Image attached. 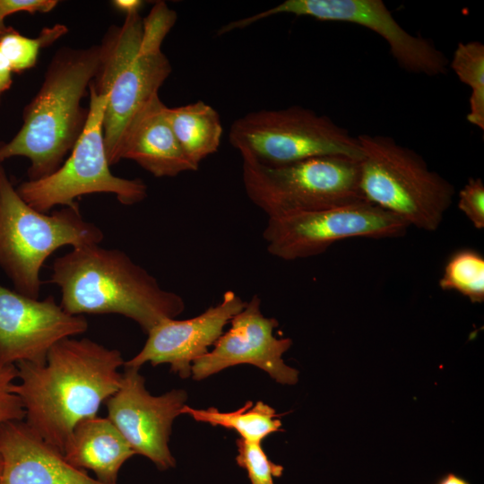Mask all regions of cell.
I'll list each match as a JSON object with an SVG mask.
<instances>
[{
  "instance_id": "2",
  "label": "cell",
  "mask_w": 484,
  "mask_h": 484,
  "mask_svg": "<svg viewBox=\"0 0 484 484\" xmlns=\"http://www.w3.org/2000/svg\"><path fill=\"white\" fill-rule=\"evenodd\" d=\"M49 283L60 289V306L74 315L115 314L135 322L147 334L185 310L183 298L124 251L99 245L73 247L51 265Z\"/></svg>"
},
{
  "instance_id": "17",
  "label": "cell",
  "mask_w": 484,
  "mask_h": 484,
  "mask_svg": "<svg viewBox=\"0 0 484 484\" xmlns=\"http://www.w3.org/2000/svg\"><path fill=\"white\" fill-rule=\"evenodd\" d=\"M159 94L147 101L130 121L121 141L119 159L131 160L156 177L196 171L181 149Z\"/></svg>"
},
{
  "instance_id": "6",
  "label": "cell",
  "mask_w": 484,
  "mask_h": 484,
  "mask_svg": "<svg viewBox=\"0 0 484 484\" xmlns=\"http://www.w3.org/2000/svg\"><path fill=\"white\" fill-rule=\"evenodd\" d=\"M143 18L125 15L121 25H111L99 44L97 70L89 87L107 96L103 135L109 165L120 161L124 134L134 115L153 96L172 72L162 50L141 48Z\"/></svg>"
},
{
  "instance_id": "3",
  "label": "cell",
  "mask_w": 484,
  "mask_h": 484,
  "mask_svg": "<svg viewBox=\"0 0 484 484\" xmlns=\"http://www.w3.org/2000/svg\"><path fill=\"white\" fill-rule=\"evenodd\" d=\"M99 48L63 47L53 56L40 88L25 106L23 123L8 142H0V164L17 156L30 160L28 180L56 171L80 137L89 108L82 99L93 80Z\"/></svg>"
},
{
  "instance_id": "12",
  "label": "cell",
  "mask_w": 484,
  "mask_h": 484,
  "mask_svg": "<svg viewBox=\"0 0 484 484\" xmlns=\"http://www.w3.org/2000/svg\"><path fill=\"white\" fill-rule=\"evenodd\" d=\"M139 368L124 366L118 390L106 402L108 419L135 454L151 460L160 471L176 465L169 443L172 424L187 400L182 389L151 394Z\"/></svg>"
},
{
  "instance_id": "8",
  "label": "cell",
  "mask_w": 484,
  "mask_h": 484,
  "mask_svg": "<svg viewBox=\"0 0 484 484\" xmlns=\"http://www.w3.org/2000/svg\"><path fill=\"white\" fill-rule=\"evenodd\" d=\"M229 139L241 158L271 167L329 155L362 158L357 137L329 117L298 105L248 112L232 123Z\"/></svg>"
},
{
  "instance_id": "20",
  "label": "cell",
  "mask_w": 484,
  "mask_h": 484,
  "mask_svg": "<svg viewBox=\"0 0 484 484\" xmlns=\"http://www.w3.org/2000/svg\"><path fill=\"white\" fill-rule=\"evenodd\" d=\"M181 414H187L199 422L233 429L240 438L253 443L261 444L269 435L281 430V422L275 410L261 401L255 405L247 402L238 410L229 412L220 411L214 407L203 410L185 404Z\"/></svg>"
},
{
  "instance_id": "22",
  "label": "cell",
  "mask_w": 484,
  "mask_h": 484,
  "mask_svg": "<svg viewBox=\"0 0 484 484\" xmlns=\"http://www.w3.org/2000/svg\"><path fill=\"white\" fill-rule=\"evenodd\" d=\"M438 285L445 291H454L471 303L484 301V256L471 248L454 251L447 259Z\"/></svg>"
},
{
  "instance_id": "1",
  "label": "cell",
  "mask_w": 484,
  "mask_h": 484,
  "mask_svg": "<svg viewBox=\"0 0 484 484\" xmlns=\"http://www.w3.org/2000/svg\"><path fill=\"white\" fill-rule=\"evenodd\" d=\"M124 364L117 349L88 338H66L50 349L45 363L16 364L18 383L12 391L21 400L25 423L64 454L75 426L97 416L118 390Z\"/></svg>"
},
{
  "instance_id": "25",
  "label": "cell",
  "mask_w": 484,
  "mask_h": 484,
  "mask_svg": "<svg viewBox=\"0 0 484 484\" xmlns=\"http://www.w3.org/2000/svg\"><path fill=\"white\" fill-rule=\"evenodd\" d=\"M177 13L163 1L156 2L150 13L143 19L141 48L147 51L161 50L162 42L174 26Z\"/></svg>"
},
{
  "instance_id": "15",
  "label": "cell",
  "mask_w": 484,
  "mask_h": 484,
  "mask_svg": "<svg viewBox=\"0 0 484 484\" xmlns=\"http://www.w3.org/2000/svg\"><path fill=\"white\" fill-rule=\"evenodd\" d=\"M246 304L233 290H227L220 302L194 317L161 321L147 333L142 350L124 366L140 369L148 362L153 367L169 364L170 372L182 379L190 377L194 361L210 350Z\"/></svg>"
},
{
  "instance_id": "16",
  "label": "cell",
  "mask_w": 484,
  "mask_h": 484,
  "mask_svg": "<svg viewBox=\"0 0 484 484\" xmlns=\"http://www.w3.org/2000/svg\"><path fill=\"white\" fill-rule=\"evenodd\" d=\"M0 484H104L69 463L24 420L0 427Z\"/></svg>"
},
{
  "instance_id": "7",
  "label": "cell",
  "mask_w": 484,
  "mask_h": 484,
  "mask_svg": "<svg viewBox=\"0 0 484 484\" xmlns=\"http://www.w3.org/2000/svg\"><path fill=\"white\" fill-rule=\"evenodd\" d=\"M359 163L329 155L271 167L242 158V179L248 199L268 218H276L364 200Z\"/></svg>"
},
{
  "instance_id": "28",
  "label": "cell",
  "mask_w": 484,
  "mask_h": 484,
  "mask_svg": "<svg viewBox=\"0 0 484 484\" xmlns=\"http://www.w3.org/2000/svg\"><path fill=\"white\" fill-rule=\"evenodd\" d=\"M57 4L56 0H0V15L5 19L20 12L45 13L52 11Z\"/></svg>"
},
{
  "instance_id": "11",
  "label": "cell",
  "mask_w": 484,
  "mask_h": 484,
  "mask_svg": "<svg viewBox=\"0 0 484 484\" xmlns=\"http://www.w3.org/2000/svg\"><path fill=\"white\" fill-rule=\"evenodd\" d=\"M281 13L358 24L382 37L395 61L405 71L428 76L447 72L446 56L428 39L405 30L382 0H286L264 12L233 21L228 24V29L230 31L244 29Z\"/></svg>"
},
{
  "instance_id": "14",
  "label": "cell",
  "mask_w": 484,
  "mask_h": 484,
  "mask_svg": "<svg viewBox=\"0 0 484 484\" xmlns=\"http://www.w3.org/2000/svg\"><path fill=\"white\" fill-rule=\"evenodd\" d=\"M278 324L275 318L262 314L261 299L254 295L230 320L229 329L218 339L213 349L194 361L191 376L200 381L228 367L247 364L264 370L280 384H296L298 371L282 359L292 341L274 336Z\"/></svg>"
},
{
  "instance_id": "21",
  "label": "cell",
  "mask_w": 484,
  "mask_h": 484,
  "mask_svg": "<svg viewBox=\"0 0 484 484\" xmlns=\"http://www.w3.org/2000/svg\"><path fill=\"white\" fill-rule=\"evenodd\" d=\"M458 79L469 86L467 121L484 130V45L478 40L459 42L450 62Z\"/></svg>"
},
{
  "instance_id": "31",
  "label": "cell",
  "mask_w": 484,
  "mask_h": 484,
  "mask_svg": "<svg viewBox=\"0 0 484 484\" xmlns=\"http://www.w3.org/2000/svg\"><path fill=\"white\" fill-rule=\"evenodd\" d=\"M437 484H470V482L459 475L450 472L445 475Z\"/></svg>"
},
{
  "instance_id": "19",
  "label": "cell",
  "mask_w": 484,
  "mask_h": 484,
  "mask_svg": "<svg viewBox=\"0 0 484 484\" xmlns=\"http://www.w3.org/2000/svg\"><path fill=\"white\" fill-rule=\"evenodd\" d=\"M169 120L187 159L197 168L220 144L223 127L220 117L211 105L197 100L169 108Z\"/></svg>"
},
{
  "instance_id": "4",
  "label": "cell",
  "mask_w": 484,
  "mask_h": 484,
  "mask_svg": "<svg viewBox=\"0 0 484 484\" xmlns=\"http://www.w3.org/2000/svg\"><path fill=\"white\" fill-rule=\"evenodd\" d=\"M359 189L363 199L408 226L435 231L452 204L454 185L431 170L415 151L394 139L362 134L358 137Z\"/></svg>"
},
{
  "instance_id": "24",
  "label": "cell",
  "mask_w": 484,
  "mask_h": 484,
  "mask_svg": "<svg viewBox=\"0 0 484 484\" xmlns=\"http://www.w3.org/2000/svg\"><path fill=\"white\" fill-rule=\"evenodd\" d=\"M236 443V462L246 471L251 484H274L273 478L282 475L283 467L268 458L261 444L247 442L242 438H238Z\"/></svg>"
},
{
  "instance_id": "33",
  "label": "cell",
  "mask_w": 484,
  "mask_h": 484,
  "mask_svg": "<svg viewBox=\"0 0 484 484\" xmlns=\"http://www.w3.org/2000/svg\"><path fill=\"white\" fill-rule=\"evenodd\" d=\"M2 471H3V458L0 453V479H1Z\"/></svg>"
},
{
  "instance_id": "30",
  "label": "cell",
  "mask_w": 484,
  "mask_h": 484,
  "mask_svg": "<svg viewBox=\"0 0 484 484\" xmlns=\"http://www.w3.org/2000/svg\"><path fill=\"white\" fill-rule=\"evenodd\" d=\"M111 4L117 11L128 15L139 13L143 2L140 0H114Z\"/></svg>"
},
{
  "instance_id": "18",
  "label": "cell",
  "mask_w": 484,
  "mask_h": 484,
  "mask_svg": "<svg viewBox=\"0 0 484 484\" xmlns=\"http://www.w3.org/2000/svg\"><path fill=\"white\" fill-rule=\"evenodd\" d=\"M63 454L73 466L91 471L99 481L117 484L121 467L135 453L108 418L95 416L75 426Z\"/></svg>"
},
{
  "instance_id": "23",
  "label": "cell",
  "mask_w": 484,
  "mask_h": 484,
  "mask_svg": "<svg viewBox=\"0 0 484 484\" xmlns=\"http://www.w3.org/2000/svg\"><path fill=\"white\" fill-rule=\"evenodd\" d=\"M67 31L64 24H56L43 28L38 37L29 38L8 27L0 37V49L13 72L22 73L36 65L41 48L50 46Z\"/></svg>"
},
{
  "instance_id": "5",
  "label": "cell",
  "mask_w": 484,
  "mask_h": 484,
  "mask_svg": "<svg viewBox=\"0 0 484 484\" xmlns=\"http://www.w3.org/2000/svg\"><path fill=\"white\" fill-rule=\"evenodd\" d=\"M102 230L86 220L79 205L40 212L17 193L0 164V268L14 290L39 298L40 272L52 253L64 246L99 245Z\"/></svg>"
},
{
  "instance_id": "29",
  "label": "cell",
  "mask_w": 484,
  "mask_h": 484,
  "mask_svg": "<svg viewBox=\"0 0 484 484\" xmlns=\"http://www.w3.org/2000/svg\"><path fill=\"white\" fill-rule=\"evenodd\" d=\"M12 67L0 49V103L2 95L8 91L13 84Z\"/></svg>"
},
{
  "instance_id": "32",
  "label": "cell",
  "mask_w": 484,
  "mask_h": 484,
  "mask_svg": "<svg viewBox=\"0 0 484 484\" xmlns=\"http://www.w3.org/2000/svg\"><path fill=\"white\" fill-rule=\"evenodd\" d=\"M8 27L5 26L4 19L0 15V37L7 30Z\"/></svg>"
},
{
  "instance_id": "13",
  "label": "cell",
  "mask_w": 484,
  "mask_h": 484,
  "mask_svg": "<svg viewBox=\"0 0 484 484\" xmlns=\"http://www.w3.org/2000/svg\"><path fill=\"white\" fill-rule=\"evenodd\" d=\"M87 329L84 315L65 312L52 296L32 298L0 284V362L43 364L56 343Z\"/></svg>"
},
{
  "instance_id": "9",
  "label": "cell",
  "mask_w": 484,
  "mask_h": 484,
  "mask_svg": "<svg viewBox=\"0 0 484 484\" xmlns=\"http://www.w3.org/2000/svg\"><path fill=\"white\" fill-rule=\"evenodd\" d=\"M90 104L85 126L69 157L50 176L26 180L17 193L32 208L48 213L56 205L73 207L76 199L90 194H113L124 205H134L147 197V186L111 173L103 135L107 96L89 87Z\"/></svg>"
},
{
  "instance_id": "10",
  "label": "cell",
  "mask_w": 484,
  "mask_h": 484,
  "mask_svg": "<svg viewBox=\"0 0 484 484\" xmlns=\"http://www.w3.org/2000/svg\"><path fill=\"white\" fill-rule=\"evenodd\" d=\"M409 226L397 216L361 200L341 206L268 218L263 231L268 253L293 261L316 256L336 242L393 238Z\"/></svg>"
},
{
  "instance_id": "27",
  "label": "cell",
  "mask_w": 484,
  "mask_h": 484,
  "mask_svg": "<svg viewBox=\"0 0 484 484\" xmlns=\"http://www.w3.org/2000/svg\"><path fill=\"white\" fill-rule=\"evenodd\" d=\"M457 207L475 229H484V184L480 177H470L461 188Z\"/></svg>"
},
{
  "instance_id": "26",
  "label": "cell",
  "mask_w": 484,
  "mask_h": 484,
  "mask_svg": "<svg viewBox=\"0 0 484 484\" xmlns=\"http://www.w3.org/2000/svg\"><path fill=\"white\" fill-rule=\"evenodd\" d=\"M15 380L16 366L0 362V427L9 421L24 419L25 413L21 400L12 391Z\"/></svg>"
}]
</instances>
